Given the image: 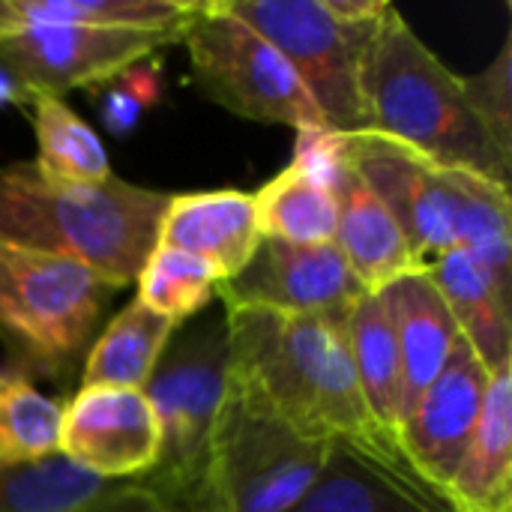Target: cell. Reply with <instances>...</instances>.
I'll use <instances>...</instances> for the list:
<instances>
[{
	"label": "cell",
	"instance_id": "15",
	"mask_svg": "<svg viewBox=\"0 0 512 512\" xmlns=\"http://www.w3.org/2000/svg\"><path fill=\"white\" fill-rule=\"evenodd\" d=\"M261 228L252 195L240 189H210L171 195L159 222L156 246L189 252L207 261L219 282L234 279L255 258Z\"/></svg>",
	"mask_w": 512,
	"mask_h": 512
},
{
	"label": "cell",
	"instance_id": "21",
	"mask_svg": "<svg viewBox=\"0 0 512 512\" xmlns=\"http://www.w3.org/2000/svg\"><path fill=\"white\" fill-rule=\"evenodd\" d=\"M348 348L360 396L372 423L396 444L399 429V351L384 294H363L348 312Z\"/></svg>",
	"mask_w": 512,
	"mask_h": 512
},
{
	"label": "cell",
	"instance_id": "34",
	"mask_svg": "<svg viewBox=\"0 0 512 512\" xmlns=\"http://www.w3.org/2000/svg\"><path fill=\"white\" fill-rule=\"evenodd\" d=\"M30 93L21 87V81L0 63V105H30Z\"/></svg>",
	"mask_w": 512,
	"mask_h": 512
},
{
	"label": "cell",
	"instance_id": "13",
	"mask_svg": "<svg viewBox=\"0 0 512 512\" xmlns=\"http://www.w3.org/2000/svg\"><path fill=\"white\" fill-rule=\"evenodd\" d=\"M486 384L489 369L459 336L444 372L423 393L414 414L399 426V456L417 480L444 498L477 426Z\"/></svg>",
	"mask_w": 512,
	"mask_h": 512
},
{
	"label": "cell",
	"instance_id": "28",
	"mask_svg": "<svg viewBox=\"0 0 512 512\" xmlns=\"http://www.w3.org/2000/svg\"><path fill=\"white\" fill-rule=\"evenodd\" d=\"M135 285H138L135 300L141 306L180 327L186 318H195L210 306L219 288V276L207 261L189 252L153 246Z\"/></svg>",
	"mask_w": 512,
	"mask_h": 512
},
{
	"label": "cell",
	"instance_id": "19",
	"mask_svg": "<svg viewBox=\"0 0 512 512\" xmlns=\"http://www.w3.org/2000/svg\"><path fill=\"white\" fill-rule=\"evenodd\" d=\"M426 276L444 297L459 336L492 372L512 363V297L501 291L492 273L465 249L441 255Z\"/></svg>",
	"mask_w": 512,
	"mask_h": 512
},
{
	"label": "cell",
	"instance_id": "33",
	"mask_svg": "<svg viewBox=\"0 0 512 512\" xmlns=\"http://www.w3.org/2000/svg\"><path fill=\"white\" fill-rule=\"evenodd\" d=\"M324 6L342 24L369 27V24L381 21V15L387 12L390 3H384V0H324Z\"/></svg>",
	"mask_w": 512,
	"mask_h": 512
},
{
	"label": "cell",
	"instance_id": "31",
	"mask_svg": "<svg viewBox=\"0 0 512 512\" xmlns=\"http://www.w3.org/2000/svg\"><path fill=\"white\" fill-rule=\"evenodd\" d=\"M288 168H294L297 174L336 189V183L342 180V174L351 168L348 162V132H336L327 126H315V129H297V141H294V156L288 162Z\"/></svg>",
	"mask_w": 512,
	"mask_h": 512
},
{
	"label": "cell",
	"instance_id": "27",
	"mask_svg": "<svg viewBox=\"0 0 512 512\" xmlns=\"http://www.w3.org/2000/svg\"><path fill=\"white\" fill-rule=\"evenodd\" d=\"M108 489V480L60 453L30 465H0V512H87Z\"/></svg>",
	"mask_w": 512,
	"mask_h": 512
},
{
	"label": "cell",
	"instance_id": "1",
	"mask_svg": "<svg viewBox=\"0 0 512 512\" xmlns=\"http://www.w3.org/2000/svg\"><path fill=\"white\" fill-rule=\"evenodd\" d=\"M225 333L228 375L258 393L291 426L321 441H351L402 459L399 447L372 423L360 396L348 318L225 309Z\"/></svg>",
	"mask_w": 512,
	"mask_h": 512
},
{
	"label": "cell",
	"instance_id": "30",
	"mask_svg": "<svg viewBox=\"0 0 512 512\" xmlns=\"http://www.w3.org/2000/svg\"><path fill=\"white\" fill-rule=\"evenodd\" d=\"M459 84L483 129L512 162V36L504 39L498 57L486 69L459 78Z\"/></svg>",
	"mask_w": 512,
	"mask_h": 512
},
{
	"label": "cell",
	"instance_id": "3",
	"mask_svg": "<svg viewBox=\"0 0 512 512\" xmlns=\"http://www.w3.org/2000/svg\"><path fill=\"white\" fill-rule=\"evenodd\" d=\"M360 87L369 132L396 138L441 168L510 186L512 162L471 111L459 75L432 54L393 3L363 48Z\"/></svg>",
	"mask_w": 512,
	"mask_h": 512
},
{
	"label": "cell",
	"instance_id": "4",
	"mask_svg": "<svg viewBox=\"0 0 512 512\" xmlns=\"http://www.w3.org/2000/svg\"><path fill=\"white\" fill-rule=\"evenodd\" d=\"M330 441L312 438L228 375L210 438L201 512H288L318 480Z\"/></svg>",
	"mask_w": 512,
	"mask_h": 512
},
{
	"label": "cell",
	"instance_id": "16",
	"mask_svg": "<svg viewBox=\"0 0 512 512\" xmlns=\"http://www.w3.org/2000/svg\"><path fill=\"white\" fill-rule=\"evenodd\" d=\"M396 330L399 351V426L414 414L423 393L444 372L456 342L459 327L426 273H411L381 291ZM399 435V429H396Z\"/></svg>",
	"mask_w": 512,
	"mask_h": 512
},
{
	"label": "cell",
	"instance_id": "22",
	"mask_svg": "<svg viewBox=\"0 0 512 512\" xmlns=\"http://www.w3.org/2000/svg\"><path fill=\"white\" fill-rule=\"evenodd\" d=\"M447 177L456 195V246L477 258L512 297L510 186L459 168H447Z\"/></svg>",
	"mask_w": 512,
	"mask_h": 512
},
{
	"label": "cell",
	"instance_id": "17",
	"mask_svg": "<svg viewBox=\"0 0 512 512\" xmlns=\"http://www.w3.org/2000/svg\"><path fill=\"white\" fill-rule=\"evenodd\" d=\"M333 192L339 210L333 243L366 294H381L399 279L420 273L402 228L354 168L342 174Z\"/></svg>",
	"mask_w": 512,
	"mask_h": 512
},
{
	"label": "cell",
	"instance_id": "20",
	"mask_svg": "<svg viewBox=\"0 0 512 512\" xmlns=\"http://www.w3.org/2000/svg\"><path fill=\"white\" fill-rule=\"evenodd\" d=\"M177 324L150 312L138 300L123 306L87 351L81 387L144 390L162 354L168 351Z\"/></svg>",
	"mask_w": 512,
	"mask_h": 512
},
{
	"label": "cell",
	"instance_id": "2",
	"mask_svg": "<svg viewBox=\"0 0 512 512\" xmlns=\"http://www.w3.org/2000/svg\"><path fill=\"white\" fill-rule=\"evenodd\" d=\"M168 192L120 177L63 183L36 162L0 165V240L87 267L114 291L132 285L156 246Z\"/></svg>",
	"mask_w": 512,
	"mask_h": 512
},
{
	"label": "cell",
	"instance_id": "23",
	"mask_svg": "<svg viewBox=\"0 0 512 512\" xmlns=\"http://www.w3.org/2000/svg\"><path fill=\"white\" fill-rule=\"evenodd\" d=\"M255 216L264 240L291 246H324L336 237V192L282 168L255 195Z\"/></svg>",
	"mask_w": 512,
	"mask_h": 512
},
{
	"label": "cell",
	"instance_id": "26",
	"mask_svg": "<svg viewBox=\"0 0 512 512\" xmlns=\"http://www.w3.org/2000/svg\"><path fill=\"white\" fill-rule=\"evenodd\" d=\"M18 24H78L102 30L180 33L195 0H12Z\"/></svg>",
	"mask_w": 512,
	"mask_h": 512
},
{
	"label": "cell",
	"instance_id": "8",
	"mask_svg": "<svg viewBox=\"0 0 512 512\" xmlns=\"http://www.w3.org/2000/svg\"><path fill=\"white\" fill-rule=\"evenodd\" d=\"M225 6L288 60L327 129H366L360 60L375 24H342L324 0H225Z\"/></svg>",
	"mask_w": 512,
	"mask_h": 512
},
{
	"label": "cell",
	"instance_id": "12",
	"mask_svg": "<svg viewBox=\"0 0 512 512\" xmlns=\"http://www.w3.org/2000/svg\"><path fill=\"white\" fill-rule=\"evenodd\" d=\"M60 456L108 483L144 477L159 459V423L147 393L81 387L63 405Z\"/></svg>",
	"mask_w": 512,
	"mask_h": 512
},
{
	"label": "cell",
	"instance_id": "35",
	"mask_svg": "<svg viewBox=\"0 0 512 512\" xmlns=\"http://www.w3.org/2000/svg\"><path fill=\"white\" fill-rule=\"evenodd\" d=\"M18 27V15H15V3L12 0H0V39L6 33H12Z\"/></svg>",
	"mask_w": 512,
	"mask_h": 512
},
{
	"label": "cell",
	"instance_id": "29",
	"mask_svg": "<svg viewBox=\"0 0 512 512\" xmlns=\"http://www.w3.org/2000/svg\"><path fill=\"white\" fill-rule=\"evenodd\" d=\"M162 69H165L162 60L153 54L147 60H138L126 69H120L108 81L90 87V90H96V108L111 135H117V138L129 135L141 123V117L153 105H159V99L165 93Z\"/></svg>",
	"mask_w": 512,
	"mask_h": 512
},
{
	"label": "cell",
	"instance_id": "11",
	"mask_svg": "<svg viewBox=\"0 0 512 512\" xmlns=\"http://www.w3.org/2000/svg\"><path fill=\"white\" fill-rule=\"evenodd\" d=\"M363 294L366 288L357 282L336 243L291 246L279 240H261L243 273L216 288L225 309H264L333 321H345Z\"/></svg>",
	"mask_w": 512,
	"mask_h": 512
},
{
	"label": "cell",
	"instance_id": "9",
	"mask_svg": "<svg viewBox=\"0 0 512 512\" xmlns=\"http://www.w3.org/2000/svg\"><path fill=\"white\" fill-rule=\"evenodd\" d=\"M180 33L102 30L78 24H18L0 39V63L36 96H54L75 87H96L120 69L177 45Z\"/></svg>",
	"mask_w": 512,
	"mask_h": 512
},
{
	"label": "cell",
	"instance_id": "7",
	"mask_svg": "<svg viewBox=\"0 0 512 512\" xmlns=\"http://www.w3.org/2000/svg\"><path fill=\"white\" fill-rule=\"evenodd\" d=\"M195 84L231 114L297 129L327 126L288 60L225 0H195L180 30Z\"/></svg>",
	"mask_w": 512,
	"mask_h": 512
},
{
	"label": "cell",
	"instance_id": "24",
	"mask_svg": "<svg viewBox=\"0 0 512 512\" xmlns=\"http://www.w3.org/2000/svg\"><path fill=\"white\" fill-rule=\"evenodd\" d=\"M33 132H36V168L63 183H102L111 177V159L102 138L54 96H36Z\"/></svg>",
	"mask_w": 512,
	"mask_h": 512
},
{
	"label": "cell",
	"instance_id": "10",
	"mask_svg": "<svg viewBox=\"0 0 512 512\" xmlns=\"http://www.w3.org/2000/svg\"><path fill=\"white\" fill-rule=\"evenodd\" d=\"M348 162L402 228L417 270L456 249V195L447 168L381 132H348Z\"/></svg>",
	"mask_w": 512,
	"mask_h": 512
},
{
	"label": "cell",
	"instance_id": "25",
	"mask_svg": "<svg viewBox=\"0 0 512 512\" xmlns=\"http://www.w3.org/2000/svg\"><path fill=\"white\" fill-rule=\"evenodd\" d=\"M63 405L15 366H0V465H30L60 453Z\"/></svg>",
	"mask_w": 512,
	"mask_h": 512
},
{
	"label": "cell",
	"instance_id": "6",
	"mask_svg": "<svg viewBox=\"0 0 512 512\" xmlns=\"http://www.w3.org/2000/svg\"><path fill=\"white\" fill-rule=\"evenodd\" d=\"M228 384L225 315L180 336L162 354L144 393L159 423V459L138 477L183 512H201L210 438Z\"/></svg>",
	"mask_w": 512,
	"mask_h": 512
},
{
	"label": "cell",
	"instance_id": "5",
	"mask_svg": "<svg viewBox=\"0 0 512 512\" xmlns=\"http://www.w3.org/2000/svg\"><path fill=\"white\" fill-rule=\"evenodd\" d=\"M117 291L81 264L0 240V345L27 378H63Z\"/></svg>",
	"mask_w": 512,
	"mask_h": 512
},
{
	"label": "cell",
	"instance_id": "14",
	"mask_svg": "<svg viewBox=\"0 0 512 512\" xmlns=\"http://www.w3.org/2000/svg\"><path fill=\"white\" fill-rule=\"evenodd\" d=\"M288 512H456L414 471L387 453L351 441H330L312 489Z\"/></svg>",
	"mask_w": 512,
	"mask_h": 512
},
{
	"label": "cell",
	"instance_id": "32",
	"mask_svg": "<svg viewBox=\"0 0 512 512\" xmlns=\"http://www.w3.org/2000/svg\"><path fill=\"white\" fill-rule=\"evenodd\" d=\"M87 512H183L162 501L156 492H150L138 480L111 483V489L90 507Z\"/></svg>",
	"mask_w": 512,
	"mask_h": 512
},
{
	"label": "cell",
	"instance_id": "18",
	"mask_svg": "<svg viewBox=\"0 0 512 512\" xmlns=\"http://www.w3.org/2000/svg\"><path fill=\"white\" fill-rule=\"evenodd\" d=\"M447 501L456 512H512V363L489 372L483 408Z\"/></svg>",
	"mask_w": 512,
	"mask_h": 512
}]
</instances>
